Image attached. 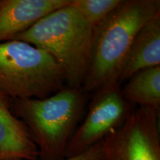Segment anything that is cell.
Here are the masks:
<instances>
[{
  "label": "cell",
  "mask_w": 160,
  "mask_h": 160,
  "mask_svg": "<svg viewBox=\"0 0 160 160\" xmlns=\"http://www.w3.org/2000/svg\"><path fill=\"white\" fill-rule=\"evenodd\" d=\"M158 13L159 0H122L96 26L88 68L82 86L85 93L119 82L120 71L133 39Z\"/></svg>",
  "instance_id": "obj_1"
},
{
  "label": "cell",
  "mask_w": 160,
  "mask_h": 160,
  "mask_svg": "<svg viewBox=\"0 0 160 160\" xmlns=\"http://www.w3.org/2000/svg\"><path fill=\"white\" fill-rule=\"evenodd\" d=\"M93 37L94 27L69 4L42 18L15 39L47 52L62 71L66 86L82 88Z\"/></svg>",
  "instance_id": "obj_2"
},
{
  "label": "cell",
  "mask_w": 160,
  "mask_h": 160,
  "mask_svg": "<svg viewBox=\"0 0 160 160\" xmlns=\"http://www.w3.org/2000/svg\"><path fill=\"white\" fill-rule=\"evenodd\" d=\"M86 99L82 88L68 86L44 99H11L12 111L25 124L37 145L39 160L65 159Z\"/></svg>",
  "instance_id": "obj_3"
},
{
  "label": "cell",
  "mask_w": 160,
  "mask_h": 160,
  "mask_svg": "<svg viewBox=\"0 0 160 160\" xmlns=\"http://www.w3.org/2000/svg\"><path fill=\"white\" fill-rule=\"evenodd\" d=\"M65 86L62 71L47 52L20 40L0 43V91L10 99H44Z\"/></svg>",
  "instance_id": "obj_4"
},
{
  "label": "cell",
  "mask_w": 160,
  "mask_h": 160,
  "mask_svg": "<svg viewBox=\"0 0 160 160\" xmlns=\"http://www.w3.org/2000/svg\"><path fill=\"white\" fill-rule=\"evenodd\" d=\"M159 111L132 110L120 127L102 140L105 160H160Z\"/></svg>",
  "instance_id": "obj_5"
},
{
  "label": "cell",
  "mask_w": 160,
  "mask_h": 160,
  "mask_svg": "<svg viewBox=\"0 0 160 160\" xmlns=\"http://www.w3.org/2000/svg\"><path fill=\"white\" fill-rule=\"evenodd\" d=\"M131 111V105L124 98L119 82L95 91L86 117L69 140L65 158L81 154L101 142L122 125Z\"/></svg>",
  "instance_id": "obj_6"
},
{
  "label": "cell",
  "mask_w": 160,
  "mask_h": 160,
  "mask_svg": "<svg viewBox=\"0 0 160 160\" xmlns=\"http://www.w3.org/2000/svg\"><path fill=\"white\" fill-rule=\"evenodd\" d=\"M71 0H0V43L11 41Z\"/></svg>",
  "instance_id": "obj_7"
},
{
  "label": "cell",
  "mask_w": 160,
  "mask_h": 160,
  "mask_svg": "<svg viewBox=\"0 0 160 160\" xmlns=\"http://www.w3.org/2000/svg\"><path fill=\"white\" fill-rule=\"evenodd\" d=\"M0 160H39L28 129L16 117L11 99L0 91Z\"/></svg>",
  "instance_id": "obj_8"
},
{
  "label": "cell",
  "mask_w": 160,
  "mask_h": 160,
  "mask_svg": "<svg viewBox=\"0 0 160 160\" xmlns=\"http://www.w3.org/2000/svg\"><path fill=\"white\" fill-rule=\"evenodd\" d=\"M160 66V13L148 22L133 39L120 71V84L141 70Z\"/></svg>",
  "instance_id": "obj_9"
},
{
  "label": "cell",
  "mask_w": 160,
  "mask_h": 160,
  "mask_svg": "<svg viewBox=\"0 0 160 160\" xmlns=\"http://www.w3.org/2000/svg\"><path fill=\"white\" fill-rule=\"evenodd\" d=\"M124 98L130 104H137L159 111L160 66L148 68L135 73L122 88Z\"/></svg>",
  "instance_id": "obj_10"
},
{
  "label": "cell",
  "mask_w": 160,
  "mask_h": 160,
  "mask_svg": "<svg viewBox=\"0 0 160 160\" xmlns=\"http://www.w3.org/2000/svg\"><path fill=\"white\" fill-rule=\"evenodd\" d=\"M122 0H71V5L96 27L122 3Z\"/></svg>",
  "instance_id": "obj_11"
},
{
  "label": "cell",
  "mask_w": 160,
  "mask_h": 160,
  "mask_svg": "<svg viewBox=\"0 0 160 160\" xmlns=\"http://www.w3.org/2000/svg\"><path fill=\"white\" fill-rule=\"evenodd\" d=\"M62 160H105L102 142H99L81 154L73 157L65 158Z\"/></svg>",
  "instance_id": "obj_12"
}]
</instances>
